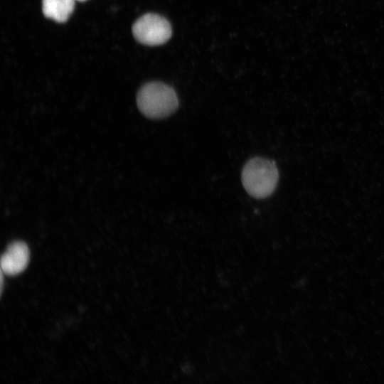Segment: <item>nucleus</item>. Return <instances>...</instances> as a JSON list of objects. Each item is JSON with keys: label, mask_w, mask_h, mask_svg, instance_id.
I'll use <instances>...</instances> for the list:
<instances>
[{"label": "nucleus", "mask_w": 384, "mask_h": 384, "mask_svg": "<svg viewBox=\"0 0 384 384\" xmlns=\"http://www.w3.org/2000/svg\"><path fill=\"white\" fill-rule=\"evenodd\" d=\"M29 260V250L24 242L11 243L1 258V271L9 275H16L23 272Z\"/></svg>", "instance_id": "20e7f679"}, {"label": "nucleus", "mask_w": 384, "mask_h": 384, "mask_svg": "<svg viewBox=\"0 0 384 384\" xmlns=\"http://www.w3.org/2000/svg\"><path fill=\"white\" fill-rule=\"evenodd\" d=\"M140 112L146 117L161 119L172 114L178 108V100L175 90L161 82L144 85L137 96Z\"/></svg>", "instance_id": "f03ea898"}, {"label": "nucleus", "mask_w": 384, "mask_h": 384, "mask_svg": "<svg viewBox=\"0 0 384 384\" xmlns=\"http://www.w3.org/2000/svg\"><path fill=\"white\" fill-rule=\"evenodd\" d=\"M75 0H42L44 16L57 22H65L75 7Z\"/></svg>", "instance_id": "39448f33"}, {"label": "nucleus", "mask_w": 384, "mask_h": 384, "mask_svg": "<svg viewBox=\"0 0 384 384\" xmlns=\"http://www.w3.org/2000/svg\"><path fill=\"white\" fill-rule=\"evenodd\" d=\"M3 289V274L1 273V291H2Z\"/></svg>", "instance_id": "423d86ee"}, {"label": "nucleus", "mask_w": 384, "mask_h": 384, "mask_svg": "<svg viewBox=\"0 0 384 384\" xmlns=\"http://www.w3.org/2000/svg\"><path fill=\"white\" fill-rule=\"evenodd\" d=\"M77 1H85L86 0H77Z\"/></svg>", "instance_id": "0eeeda50"}, {"label": "nucleus", "mask_w": 384, "mask_h": 384, "mask_svg": "<svg viewBox=\"0 0 384 384\" xmlns=\"http://www.w3.org/2000/svg\"><path fill=\"white\" fill-rule=\"evenodd\" d=\"M241 180L247 193L257 199L265 198L274 191L279 172L272 160L255 156L244 166Z\"/></svg>", "instance_id": "f257e3e1"}, {"label": "nucleus", "mask_w": 384, "mask_h": 384, "mask_svg": "<svg viewBox=\"0 0 384 384\" xmlns=\"http://www.w3.org/2000/svg\"><path fill=\"white\" fill-rule=\"evenodd\" d=\"M135 39L146 46H159L166 43L171 36L169 21L156 14H146L139 18L132 26Z\"/></svg>", "instance_id": "7ed1b4c3"}]
</instances>
